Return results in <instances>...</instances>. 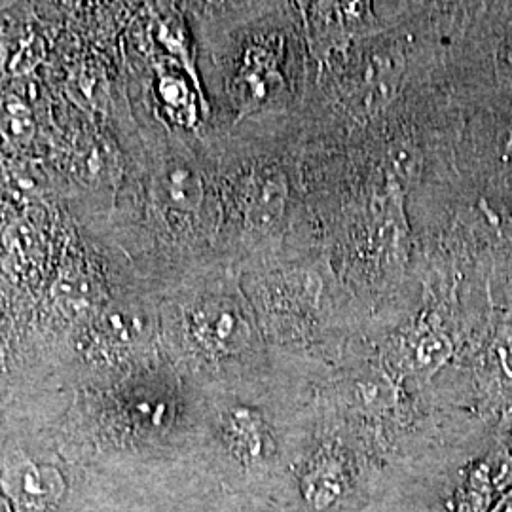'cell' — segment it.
<instances>
[{"label": "cell", "mask_w": 512, "mask_h": 512, "mask_svg": "<svg viewBox=\"0 0 512 512\" xmlns=\"http://www.w3.org/2000/svg\"><path fill=\"white\" fill-rule=\"evenodd\" d=\"M385 473L351 437L304 440L275 497L296 511L349 512L382 490Z\"/></svg>", "instance_id": "cell-1"}, {"label": "cell", "mask_w": 512, "mask_h": 512, "mask_svg": "<svg viewBox=\"0 0 512 512\" xmlns=\"http://www.w3.org/2000/svg\"><path fill=\"white\" fill-rule=\"evenodd\" d=\"M190 334L196 344L217 359L239 357L255 344V332L238 304L211 298L190 311Z\"/></svg>", "instance_id": "cell-2"}, {"label": "cell", "mask_w": 512, "mask_h": 512, "mask_svg": "<svg viewBox=\"0 0 512 512\" xmlns=\"http://www.w3.org/2000/svg\"><path fill=\"white\" fill-rule=\"evenodd\" d=\"M2 490L16 512H52L63 494V476L46 463L10 459L4 465Z\"/></svg>", "instance_id": "cell-3"}, {"label": "cell", "mask_w": 512, "mask_h": 512, "mask_svg": "<svg viewBox=\"0 0 512 512\" xmlns=\"http://www.w3.org/2000/svg\"><path fill=\"white\" fill-rule=\"evenodd\" d=\"M308 37H310L311 52L325 61L334 48H344L349 38L370 23V10L366 4H308Z\"/></svg>", "instance_id": "cell-4"}, {"label": "cell", "mask_w": 512, "mask_h": 512, "mask_svg": "<svg viewBox=\"0 0 512 512\" xmlns=\"http://www.w3.org/2000/svg\"><path fill=\"white\" fill-rule=\"evenodd\" d=\"M403 71V57L397 52L372 55L353 80L351 99L355 107L366 114L384 109L395 97Z\"/></svg>", "instance_id": "cell-5"}, {"label": "cell", "mask_w": 512, "mask_h": 512, "mask_svg": "<svg viewBox=\"0 0 512 512\" xmlns=\"http://www.w3.org/2000/svg\"><path fill=\"white\" fill-rule=\"evenodd\" d=\"M454 355L450 336L435 327H425L410 336L404 348L403 365L421 382L431 380Z\"/></svg>", "instance_id": "cell-6"}, {"label": "cell", "mask_w": 512, "mask_h": 512, "mask_svg": "<svg viewBox=\"0 0 512 512\" xmlns=\"http://www.w3.org/2000/svg\"><path fill=\"white\" fill-rule=\"evenodd\" d=\"M154 194L177 211H196L202 203V179L186 165H167L154 179Z\"/></svg>", "instance_id": "cell-7"}, {"label": "cell", "mask_w": 512, "mask_h": 512, "mask_svg": "<svg viewBox=\"0 0 512 512\" xmlns=\"http://www.w3.org/2000/svg\"><path fill=\"white\" fill-rule=\"evenodd\" d=\"M275 57L266 50H251L245 67L239 74V97L243 109H253L268 93L270 80L275 76Z\"/></svg>", "instance_id": "cell-8"}, {"label": "cell", "mask_w": 512, "mask_h": 512, "mask_svg": "<svg viewBox=\"0 0 512 512\" xmlns=\"http://www.w3.org/2000/svg\"><path fill=\"white\" fill-rule=\"evenodd\" d=\"M0 131L14 145H27L35 135L33 112L16 95L0 101Z\"/></svg>", "instance_id": "cell-9"}, {"label": "cell", "mask_w": 512, "mask_h": 512, "mask_svg": "<svg viewBox=\"0 0 512 512\" xmlns=\"http://www.w3.org/2000/svg\"><path fill=\"white\" fill-rule=\"evenodd\" d=\"M285 207V184L277 179H266L255 190L249 205V215L256 226L274 224Z\"/></svg>", "instance_id": "cell-10"}, {"label": "cell", "mask_w": 512, "mask_h": 512, "mask_svg": "<svg viewBox=\"0 0 512 512\" xmlns=\"http://www.w3.org/2000/svg\"><path fill=\"white\" fill-rule=\"evenodd\" d=\"M97 329L105 340H109V344H129L141 332V325L137 323L135 317L116 311V313L105 315L97 323Z\"/></svg>", "instance_id": "cell-11"}, {"label": "cell", "mask_w": 512, "mask_h": 512, "mask_svg": "<svg viewBox=\"0 0 512 512\" xmlns=\"http://www.w3.org/2000/svg\"><path fill=\"white\" fill-rule=\"evenodd\" d=\"M494 357L501 380L512 393V325H503L494 338Z\"/></svg>", "instance_id": "cell-12"}, {"label": "cell", "mask_w": 512, "mask_h": 512, "mask_svg": "<svg viewBox=\"0 0 512 512\" xmlns=\"http://www.w3.org/2000/svg\"><path fill=\"white\" fill-rule=\"evenodd\" d=\"M88 283L84 277L80 275L71 274L61 277V281L57 283V298L65 304V306H71V308H78L80 304H86L88 302Z\"/></svg>", "instance_id": "cell-13"}, {"label": "cell", "mask_w": 512, "mask_h": 512, "mask_svg": "<svg viewBox=\"0 0 512 512\" xmlns=\"http://www.w3.org/2000/svg\"><path fill=\"white\" fill-rule=\"evenodd\" d=\"M107 148L101 145H92L86 148V152H82L76 160V169L78 173H82V177L88 179H97L103 177L110 169V162H107Z\"/></svg>", "instance_id": "cell-14"}, {"label": "cell", "mask_w": 512, "mask_h": 512, "mask_svg": "<svg viewBox=\"0 0 512 512\" xmlns=\"http://www.w3.org/2000/svg\"><path fill=\"white\" fill-rule=\"evenodd\" d=\"M160 92H162V97L169 109L181 112V114H192L190 95H188L183 80H179L175 76H164L162 84H160Z\"/></svg>", "instance_id": "cell-15"}, {"label": "cell", "mask_w": 512, "mask_h": 512, "mask_svg": "<svg viewBox=\"0 0 512 512\" xmlns=\"http://www.w3.org/2000/svg\"><path fill=\"white\" fill-rule=\"evenodd\" d=\"M44 55V46L40 42V38L31 37L27 42H23V46L19 48L18 54L12 59V73L23 74L29 73L35 65L40 63Z\"/></svg>", "instance_id": "cell-16"}, {"label": "cell", "mask_w": 512, "mask_h": 512, "mask_svg": "<svg viewBox=\"0 0 512 512\" xmlns=\"http://www.w3.org/2000/svg\"><path fill=\"white\" fill-rule=\"evenodd\" d=\"M37 249V234L31 226H19L14 230V245L12 253L19 256H33V251Z\"/></svg>", "instance_id": "cell-17"}, {"label": "cell", "mask_w": 512, "mask_h": 512, "mask_svg": "<svg viewBox=\"0 0 512 512\" xmlns=\"http://www.w3.org/2000/svg\"><path fill=\"white\" fill-rule=\"evenodd\" d=\"M490 512H512V488H509L503 497L494 505Z\"/></svg>", "instance_id": "cell-18"}, {"label": "cell", "mask_w": 512, "mask_h": 512, "mask_svg": "<svg viewBox=\"0 0 512 512\" xmlns=\"http://www.w3.org/2000/svg\"><path fill=\"white\" fill-rule=\"evenodd\" d=\"M505 61H507L509 67H512V44L505 50Z\"/></svg>", "instance_id": "cell-19"}]
</instances>
